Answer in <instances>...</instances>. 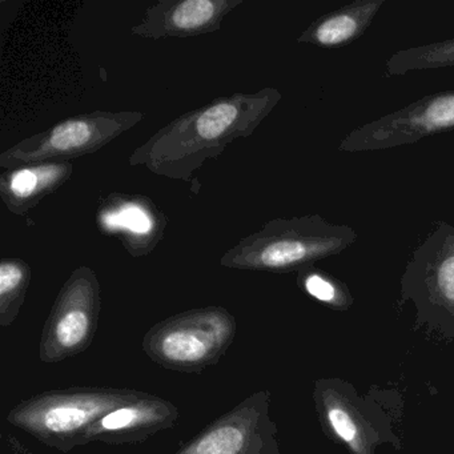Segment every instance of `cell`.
<instances>
[{
  "label": "cell",
  "mask_w": 454,
  "mask_h": 454,
  "mask_svg": "<svg viewBox=\"0 0 454 454\" xmlns=\"http://www.w3.org/2000/svg\"><path fill=\"white\" fill-rule=\"evenodd\" d=\"M281 99L273 87L217 98L159 129L131 153L129 164L167 179L191 182L206 161L219 158L236 140L252 137Z\"/></svg>",
  "instance_id": "6da1fadb"
},
{
  "label": "cell",
  "mask_w": 454,
  "mask_h": 454,
  "mask_svg": "<svg viewBox=\"0 0 454 454\" xmlns=\"http://www.w3.org/2000/svg\"><path fill=\"white\" fill-rule=\"evenodd\" d=\"M357 233L321 215L273 219L223 254L220 265L252 272H300L352 247Z\"/></svg>",
  "instance_id": "7a4b0ae2"
},
{
  "label": "cell",
  "mask_w": 454,
  "mask_h": 454,
  "mask_svg": "<svg viewBox=\"0 0 454 454\" xmlns=\"http://www.w3.org/2000/svg\"><path fill=\"white\" fill-rule=\"evenodd\" d=\"M145 393L114 387L44 390L10 409L7 421L43 445L70 453L87 445V433L95 422Z\"/></svg>",
  "instance_id": "3957f363"
},
{
  "label": "cell",
  "mask_w": 454,
  "mask_h": 454,
  "mask_svg": "<svg viewBox=\"0 0 454 454\" xmlns=\"http://www.w3.org/2000/svg\"><path fill=\"white\" fill-rule=\"evenodd\" d=\"M236 332L238 323L227 308L208 305L155 324L143 337L142 349L161 368L200 374L227 355Z\"/></svg>",
  "instance_id": "277c9868"
},
{
  "label": "cell",
  "mask_w": 454,
  "mask_h": 454,
  "mask_svg": "<svg viewBox=\"0 0 454 454\" xmlns=\"http://www.w3.org/2000/svg\"><path fill=\"white\" fill-rule=\"evenodd\" d=\"M401 302L416 308L417 328L454 339V227L438 222L413 249L400 280Z\"/></svg>",
  "instance_id": "5b68a950"
},
{
  "label": "cell",
  "mask_w": 454,
  "mask_h": 454,
  "mask_svg": "<svg viewBox=\"0 0 454 454\" xmlns=\"http://www.w3.org/2000/svg\"><path fill=\"white\" fill-rule=\"evenodd\" d=\"M143 119L145 115L137 111H97L65 119L7 148L0 153V167L7 171L34 164L71 161L98 153Z\"/></svg>",
  "instance_id": "8992f818"
},
{
  "label": "cell",
  "mask_w": 454,
  "mask_h": 454,
  "mask_svg": "<svg viewBox=\"0 0 454 454\" xmlns=\"http://www.w3.org/2000/svg\"><path fill=\"white\" fill-rule=\"evenodd\" d=\"M313 403L323 432L350 454H376L385 443L400 446L389 411L345 380H316Z\"/></svg>",
  "instance_id": "52a82bcc"
},
{
  "label": "cell",
  "mask_w": 454,
  "mask_h": 454,
  "mask_svg": "<svg viewBox=\"0 0 454 454\" xmlns=\"http://www.w3.org/2000/svg\"><path fill=\"white\" fill-rule=\"evenodd\" d=\"M102 289L92 268H76L66 280L44 323L39 358L58 364L91 347L99 325Z\"/></svg>",
  "instance_id": "ba28073f"
},
{
  "label": "cell",
  "mask_w": 454,
  "mask_h": 454,
  "mask_svg": "<svg viewBox=\"0 0 454 454\" xmlns=\"http://www.w3.org/2000/svg\"><path fill=\"white\" fill-rule=\"evenodd\" d=\"M454 131V90L427 95L350 131L337 145L339 153L392 150L429 137Z\"/></svg>",
  "instance_id": "9c48e42d"
},
{
  "label": "cell",
  "mask_w": 454,
  "mask_h": 454,
  "mask_svg": "<svg viewBox=\"0 0 454 454\" xmlns=\"http://www.w3.org/2000/svg\"><path fill=\"white\" fill-rule=\"evenodd\" d=\"M270 390H257L209 422L174 454H280Z\"/></svg>",
  "instance_id": "30bf717a"
},
{
  "label": "cell",
  "mask_w": 454,
  "mask_h": 454,
  "mask_svg": "<svg viewBox=\"0 0 454 454\" xmlns=\"http://www.w3.org/2000/svg\"><path fill=\"white\" fill-rule=\"evenodd\" d=\"M243 4V0H159L129 33L151 41L216 33L225 17Z\"/></svg>",
  "instance_id": "8fae6325"
},
{
  "label": "cell",
  "mask_w": 454,
  "mask_h": 454,
  "mask_svg": "<svg viewBox=\"0 0 454 454\" xmlns=\"http://www.w3.org/2000/svg\"><path fill=\"white\" fill-rule=\"evenodd\" d=\"M180 411L174 403L145 393L142 397L114 409L95 422L87 433V445H135L164 430L174 429Z\"/></svg>",
  "instance_id": "7c38bea8"
},
{
  "label": "cell",
  "mask_w": 454,
  "mask_h": 454,
  "mask_svg": "<svg viewBox=\"0 0 454 454\" xmlns=\"http://www.w3.org/2000/svg\"><path fill=\"white\" fill-rule=\"evenodd\" d=\"M99 225L118 236L134 257L151 254L163 240L167 219L151 199L142 195L111 193L99 208Z\"/></svg>",
  "instance_id": "4fadbf2b"
},
{
  "label": "cell",
  "mask_w": 454,
  "mask_h": 454,
  "mask_svg": "<svg viewBox=\"0 0 454 454\" xmlns=\"http://www.w3.org/2000/svg\"><path fill=\"white\" fill-rule=\"evenodd\" d=\"M73 174V161L7 169L0 176V199L12 214L26 215L62 188Z\"/></svg>",
  "instance_id": "5bb4252c"
},
{
  "label": "cell",
  "mask_w": 454,
  "mask_h": 454,
  "mask_svg": "<svg viewBox=\"0 0 454 454\" xmlns=\"http://www.w3.org/2000/svg\"><path fill=\"white\" fill-rule=\"evenodd\" d=\"M384 4L385 0H355L313 20L297 42L324 50L352 44L368 31Z\"/></svg>",
  "instance_id": "9a60e30c"
},
{
  "label": "cell",
  "mask_w": 454,
  "mask_h": 454,
  "mask_svg": "<svg viewBox=\"0 0 454 454\" xmlns=\"http://www.w3.org/2000/svg\"><path fill=\"white\" fill-rule=\"evenodd\" d=\"M454 67V38L400 50L385 62V75L403 76L414 71Z\"/></svg>",
  "instance_id": "2e32d148"
},
{
  "label": "cell",
  "mask_w": 454,
  "mask_h": 454,
  "mask_svg": "<svg viewBox=\"0 0 454 454\" xmlns=\"http://www.w3.org/2000/svg\"><path fill=\"white\" fill-rule=\"evenodd\" d=\"M30 265L18 257L0 262V325H12L20 317L31 283Z\"/></svg>",
  "instance_id": "e0dca14e"
},
{
  "label": "cell",
  "mask_w": 454,
  "mask_h": 454,
  "mask_svg": "<svg viewBox=\"0 0 454 454\" xmlns=\"http://www.w3.org/2000/svg\"><path fill=\"white\" fill-rule=\"evenodd\" d=\"M297 283L308 296L334 310L349 309L355 301L345 284L313 265L300 270Z\"/></svg>",
  "instance_id": "ac0fdd59"
},
{
  "label": "cell",
  "mask_w": 454,
  "mask_h": 454,
  "mask_svg": "<svg viewBox=\"0 0 454 454\" xmlns=\"http://www.w3.org/2000/svg\"><path fill=\"white\" fill-rule=\"evenodd\" d=\"M2 454H33L15 435L2 434Z\"/></svg>",
  "instance_id": "d6986e66"
}]
</instances>
